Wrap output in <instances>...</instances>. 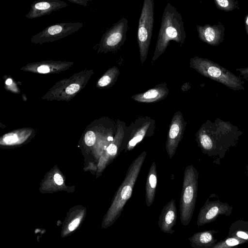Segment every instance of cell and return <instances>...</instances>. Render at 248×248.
Listing matches in <instances>:
<instances>
[{
    "label": "cell",
    "instance_id": "6da1fadb",
    "mask_svg": "<svg viewBox=\"0 0 248 248\" xmlns=\"http://www.w3.org/2000/svg\"><path fill=\"white\" fill-rule=\"evenodd\" d=\"M146 156V152L143 151L130 165L109 208L103 217L102 229H107L112 226L121 216L124 206L132 196L135 183Z\"/></svg>",
    "mask_w": 248,
    "mask_h": 248
},
{
    "label": "cell",
    "instance_id": "7a4b0ae2",
    "mask_svg": "<svg viewBox=\"0 0 248 248\" xmlns=\"http://www.w3.org/2000/svg\"><path fill=\"white\" fill-rule=\"evenodd\" d=\"M186 37L181 14L170 3L167 4L161 19L154 55L153 63L166 50L170 41L180 44L182 47Z\"/></svg>",
    "mask_w": 248,
    "mask_h": 248
},
{
    "label": "cell",
    "instance_id": "3957f363",
    "mask_svg": "<svg viewBox=\"0 0 248 248\" xmlns=\"http://www.w3.org/2000/svg\"><path fill=\"white\" fill-rule=\"evenodd\" d=\"M189 67L202 76L220 83L230 89L234 91L245 89L243 86L244 82L241 78L225 67L207 58L197 56L191 58Z\"/></svg>",
    "mask_w": 248,
    "mask_h": 248
},
{
    "label": "cell",
    "instance_id": "277c9868",
    "mask_svg": "<svg viewBox=\"0 0 248 248\" xmlns=\"http://www.w3.org/2000/svg\"><path fill=\"white\" fill-rule=\"evenodd\" d=\"M198 175L197 170L192 165L186 167L179 205L180 219L184 226L190 223L194 210L197 196Z\"/></svg>",
    "mask_w": 248,
    "mask_h": 248
},
{
    "label": "cell",
    "instance_id": "5b68a950",
    "mask_svg": "<svg viewBox=\"0 0 248 248\" xmlns=\"http://www.w3.org/2000/svg\"><path fill=\"white\" fill-rule=\"evenodd\" d=\"M93 74V69H85L69 78L57 81L43 98L59 99L74 97L86 86Z\"/></svg>",
    "mask_w": 248,
    "mask_h": 248
},
{
    "label": "cell",
    "instance_id": "8992f818",
    "mask_svg": "<svg viewBox=\"0 0 248 248\" xmlns=\"http://www.w3.org/2000/svg\"><path fill=\"white\" fill-rule=\"evenodd\" d=\"M154 16V0H144L139 21L137 41L141 63L146 60L151 43Z\"/></svg>",
    "mask_w": 248,
    "mask_h": 248
},
{
    "label": "cell",
    "instance_id": "52a82bcc",
    "mask_svg": "<svg viewBox=\"0 0 248 248\" xmlns=\"http://www.w3.org/2000/svg\"><path fill=\"white\" fill-rule=\"evenodd\" d=\"M232 132L231 126L224 122L217 123V134L215 135L212 123L206 122L204 123L195 136L198 146L202 152L208 155L213 153L216 148L217 149V140L220 143V140L225 139V135Z\"/></svg>",
    "mask_w": 248,
    "mask_h": 248
},
{
    "label": "cell",
    "instance_id": "ba28073f",
    "mask_svg": "<svg viewBox=\"0 0 248 248\" xmlns=\"http://www.w3.org/2000/svg\"><path fill=\"white\" fill-rule=\"evenodd\" d=\"M127 30L128 20L123 17L103 34L97 45V53H107L120 50L126 39Z\"/></svg>",
    "mask_w": 248,
    "mask_h": 248
},
{
    "label": "cell",
    "instance_id": "9c48e42d",
    "mask_svg": "<svg viewBox=\"0 0 248 248\" xmlns=\"http://www.w3.org/2000/svg\"><path fill=\"white\" fill-rule=\"evenodd\" d=\"M155 121L148 117H141L137 119L129 126V132L124 137L123 140L126 142L122 144L120 151H131L146 137L154 134Z\"/></svg>",
    "mask_w": 248,
    "mask_h": 248
},
{
    "label": "cell",
    "instance_id": "30bf717a",
    "mask_svg": "<svg viewBox=\"0 0 248 248\" xmlns=\"http://www.w3.org/2000/svg\"><path fill=\"white\" fill-rule=\"evenodd\" d=\"M82 23H61L48 26L33 35L31 42L35 44L51 43L62 39L78 31L83 27Z\"/></svg>",
    "mask_w": 248,
    "mask_h": 248
},
{
    "label": "cell",
    "instance_id": "8fae6325",
    "mask_svg": "<svg viewBox=\"0 0 248 248\" xmlns=\"http://www.w3.org/2000/svg\"><path fill=\"white\" fill-rule=\"evenodd\" d=\"M182 113L178 111L172 117L166 143V149L170 158H172L182 140L186 124Z\"/></svg>",
    "mask_w": 248,
    "mask_h": 248
},
{
    "label": "cell",
    "instance_id": "7c38bea8",
    "mask_svg": "<svg viewBox=\"0 0 248 248\" xmlns=\"http://www.w3.org/2000/svg\"><path fill=\"white\" fill-rule=\"evenodd\" d=\"M74 62L60 61H45L30 63L20 68L26 72L39 74H58L71 67Z\"/></svg>",
    "mask_w": 248,
    "mask_h": 248
},
{
    "label": "cell",
    "instance_id": "4fadbf2b",
    "mask_svg": "<svg viewBox=\"0 0 248 248\" xmlns=\"http://www.w3.org/2000/svg\"><path fill=\"white\" fill-rule=\"evenodd\" d=\"M197 29L200 40L211 46H218L224 40L225 27L220 23L214 25L207 24L203 26L197 25Z\"/></svg>",
    "mask_w": 248,
    "mask_h": 248
},
{
    "label": "cell",
    "instance_id": "5bb4252c",
    "mask_svg": "<svg viewBox=\"0 0 248 248\" xmlns=\"http://www.w3.org/2000/svg\"><path fill=\"white\" fill-rule=\"evenodd\" d=\"M68 6L67 3L60 0L37 1L32 4L30 11L25 16L30 19H33L48 15Z\"/></svg>",
    "mask_w": 248,
    "mask_h": 248
},
{
    "label": "cell",
    "instance_id": "9a60e30c",
    "mask_svg": "<svg viewBox=\"0 0 248 248\" xmlns=\"http://www.w3.org/2000/svg\"><path fill=\"white\" fill-rule=\"evenodd\" d=\"M177 218L175 200L172 199L164 206L159 215L158 224L160 230L166 233H174L173 227L176 224Z\"/></svg>",
    "mask_w": 248,
    "mask_h": 248
},
{
    "label": "cell",
    "instance_id": "2e32d148",
    "mask_svg": "<svg viewBox=\"0 0 248 248\" xmlns=\"http://www.w3.org/2000/svg\"><path fill=\"white\" fill-rule=\"evenodd\" d=\"M86 216L84 208L71 209L62 224L61 236L62 238L71 235L82 224Z\"/></svg>",
    "mask_w": 248,
    "mask_h": 248
},
{
    "label": "cell",
    "instance_id": "e0dca14e",
    "mask_svg": "<svg viewBox=\"0 0 248 248\" xmlns=\"http://www.w3.org/2000/svg\"><path fill=\"white\" fill-rule=\"evenodd\" d=\"M169 93L167 84L163 83L155 85V87L145 92L133 95L131 96V98L140 103H154L165 99Z\"/></svg>",
    "mask_w": 248,
    "mask_h": 248
},
{
    "label": "cell",
    "instance_id": "ac0fdd59",
    "mask_svg": "<svg viewBox=\"0 0 248 248\" xmlns=\"http://www.w3.org/2000/svg\"><path fill=\"white\" fill-rule=\"evenodd\" d=\"M157 183L155 162H153L149 169L145 184V202L147 207L153 203Z\"/></svg>",
    "mask_w": 248,
    "mask_h": 248
},
{
    "label": "cell",
    "instance_id": "d6986e66",
    "mask_svg": "<svg viewBox=\"0 0 248 248\" xmlns=\"http://www.w3.org/2000/svg\"><path fill=\"white\" fill-rule=\"evenodd\" d=\"M120 71L117 66L109 68L96 82L98 89H108L113 86L116 83Z\"/></svg>",
    "mask_w": 248,
    "mask_h": 248
},
{
    "label": "cell",
    "instance_id": "ffe728a7",
    "mask_svg": "<svg viewBox=\"0 0 248 248\" xmlns=\"http://www.w3.org/2000/svg\"><path fill=\"white\" fill-rule=\"evenodd\" d=\"M217 9L230 12L238 8V1L233 0H214Z\"/></svg>",
    "mask_w": 248,
    "mask_h": 248
},
{
    "label": "cell",
    "instance_id": "44dd1931",
    "mask_svg": "<svg viewBox=\"0 0 248 248\" xmlns=\"http://www.w3.org/2000/svg\"><path fill=\"white\" fill-rule=\"evenodd\" d=\"M84 140L85 143L88 146H92L95 141V136L93 132L89 131L86 133Z\"/></svg>",
    "mask_w": 248,
    "mask_h": 248
},
{
    "label": "cell",
    "instance_id": "7402d4cb",
    "mask_svg": "<svg viewBox=\"0 0 248 248\" xmlns=\"http://www.w3.org/2000/svg\"><path fill=\"white\" fill-rule=\"evenodd\" d=\"M18 138L16 134L8 136L4 139V142L7 144H11L17 141Z\"/></svg>",
    "mask_w": 248,
    "mask_h": 248
},
{
    "label": "cell",
    "instance_id": "603a6c76",
    "mask_svg": "<svg viewBox=\"0 0 248 248\" xmlns=\"http://www.w3.org/2000/svg\"><path fill=\"white\" fill-rule=\"evenodd\" d=\"M236 70L239 72V75L245 79H248V67L237 68Z\"/></svg>",
    "mask_w": 248,
    "mask_h": 248
},
{
    "label": "cell",
    "instance_id": "cb8c5ba5",
    "mask_svg": "<svg viewBox=\"0 0 248 248\" xmlns=\"http://www.w3.org/2000/svg\"><path fill=\"white\" fill-rule=\"evenodd\" d=\"M54 179L55 183L58 185H61L63 184V179L62 177L58 173L55 174Z\"/></svg>",
    "mask_w": 248,
    "mask_h": 248
},
{
    "label": "cell",
    "instance_id": "d4e9b609",
    "mask_svg": "<svg viewBox=\"0 0 248 248\" xmlns=\"http://www.w3.org/2000/svg\"><path fill=\"white\" fill-rule=\"evenodd\" d=\"M226 243L228 245L230 246H235L239 244V242L237 240L232 238L227 239Z\"/></svg>",
    "mask_w": 248,
    "mask_h": 248
},
{
    "label": "cell",
    "instance_id": "484cf974",
    "mask_svg": "<svg viewBox=\"0 0 248 248\" xmlns=\"http://www.w3.org/2000/svg\"><path fill=\"white\" fill-rule=\"evenodd\" d=\"M236 234L237 236L241 238L244 239H248V235L243 232H238Z\"/></svg>",
    "mask_w": 248,
    "mask_h": 248
},
{
    "label": "cell",
    "instance_id": "4316f807",
    "mask_svg": "<svg viewBox=\"0 0 248 248\" xmlns=\"http://www.w3.org/2000/svg\"><path fill=\"white\" fill-rule=\"evenodd\" d=\"M245 27L246 33L248 36V14L246 16L245 18Z\"/></svg>",
    "mask_w": 248,
    "mask_h": 248
},
{
    "label": "cell",
    "instance_id": "83f0119b",
    "mask_svg": "<svg viewBox=\"0 0 248 248\" xmlns=\"http://www.w3.org/2000/svg\"><path fill=\"white\" fill-rule=\"evenodd\" d=\"M5 83L7 86H10L13 83V79L11 78H8L6 80Z\"/></svg>",
    "mask_w": 248,
    "mask_h": 248
}]
</instances>
